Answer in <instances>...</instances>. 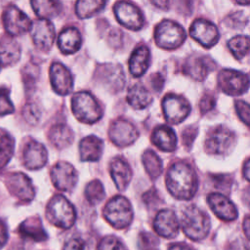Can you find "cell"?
I'll list each match as a JSON object with an SVG mask.
<instances>
[{"label":"cell","instance_id":"cell-1","mask_svg":"<svg viewBox=\"0 0 250 250\" xmlns=\"http://www.w3.org/2000/svg\"><path fill=\"white\" fill-rule=\"evenodd\" d=\"M168 191L177 199L188 200L197 190L198 180L193 168L186 162L174 163L166 174Z\"/></svg>","mask_w":250,"mask_h":250},{"label":"cell","instance_id":"cell-2","mask_svg":"<svg viewBox=\"0 0 250 250\" xmlns=\"http://www.w3.org/2000/svg\"><path fill=\"white\" fill-rule=\"evenodd\" d=\"M180 227L191 240H201L209 233L211 227L210 218L198 207L188 205L182 212Z\"/></svg>","mask_w":250,"mask_h":250},{"label":"cell","instance_id":"cell-3","mask_svg":"<svg viewBox=\"0 0 250 250\" xmlns=\"http://www.w3.org/2000/svg\"><path fill=\"white\" fill-rule=\"evenodd\" d=\"M46 217L54 226L61 229H69L76 219L73 205L62 195H55L46 208Z\"/></svg>","mask_w":250,"mask_h":250},{"label":"cell","instance_id":"cell-4","mask_svg":"<svg viewBox=\"0 0 250 250\" xmlns=\"http://www.w3.org/2000/svg\"><path fill=\"white\" fill-rule=\"evenodd\" d=\"M74 116L81 122L92 124L101 119L103 109L96 99L88 92H78L71 100Z\"/></svg>","mask_w":250,"mask_h":250},{"label":"cell","instance_id":"cell-5","mask_svg":"<svg viewBox=\"0 0 250 250\" xmlns=\"http://www.w3.org/2000/svg\"><path fill=\"white\" fill-rule=\"evenodd\" d=\"M104 216L115 229H125L133 220L132 205L126 197L117 195L106 203Z\"/></svg>","mask_w":250,"mask_h":250},{"label":"cell","instance_id":"cell-6","mask_svg":"<svg viewBox=\"0 0 250 250\" xmlns=\"http://www.w3.org/2000/svg\"><path fill=\"white\" fill-rule=\"evenodd\" d=\"M185 29L179 23L164 20L155 28L154 39L158 47L171 50L180 47L186 40Z\"/></svg>","mask_w":250,"mask_h":250},{"label":"cell","instance_id":"cell-7","mask_svg":"<svg viewBox=\"0 0 250 250\" xmlns=\"http://www.w3.org/2000/svg\"><path fill=\"white\" fill-rule=\"evenodd\" d=\"M234 134L225 126H218L206 137L204 148L213 155H227L234 146Z\"/></svg>","mask_w":250,"mask_h":250},{"label":"cell","instance_id":"cell-8","mask_svg":"<svg viewBox=\"0 0 250 250\" xmlns=\"http://www.w3.org/2000/svg\"><path fill=\"white\" fill-rule=\"evenodd\" d=\"M218 84L224 93L229 96H239L249 89L250 78L242 71L223 69L218 75Z\"/></svg>","mask_w":250,"mask_h":250},{"label":"cell","instance_id":"cell-9","mask_svg":"<svg viewBox=\"0 0 250 250\" xmlns=\"http://www.w3.org/2000/svg\"><path fill=\"white\" fill-rule=\"evenodd\" d=\"M162 109L166 121L170 124L183 122L190 112V104L182 96L168 94L162 101Z\"/></svg>","mask_w":250,"mask_h":250},{"label":"cell","instance_id":"cell-10","mask_svg":"<svg viewBox=\"0 0 250 250\" xmlns=\"http://www.w3.org/2000/svg\"><path fill=\"white\" fill-rule=\"evenodd\" d=\"M3 22L6 31L12 36L21 35L30 30V19L16 6L8 7L3 14Z\"/></svg>","mask_w":250,"mask_h":250},{"label":"cell","instance_id":"cell-11","mask_svg":"<svg viewBox=\"0 0 250 250\" xmlns=\"http://www.w3.org/2000/svg\"><path fill=\"white\" fill-rule=\"evenodd\" d=\"M51 180L56 188L68 191L75 187L78 181V174L70 163L60 161L51 169Z\"/></svg>","mask_w":250,"mask_h":250},{"label":"cell","instance_id":"cell-12","mask_svg":"<svg viewBox=\"0 0 250 250\" xmlns=\"http://www.w3.org/2000/svg\"><path fill=\"white\" fill-rule=\"evenodd\" d=\"M114 14L117 21L126 28L139 30L144 25V17L141 10L129 2H117L114 5Z\"/></svg>","mask_w":250,"mask_h":250},{"label":"cell","instance_id":"cell-13","mask_svg":"<svg viewBox=\"0 0 250 250\" xmlns=\"http://www.w3.org/2000/svg\"><path fill=\"white\" fill-rule=\"evenodd\" d=\"M108 136L115 146L124 147L132 145L138 139L139 133L132 123L119 118L110 125Z\"/></svg>","mask_w":250,"mask_h":250},{"label":"cell","instance_id":"cell-14","mask_svg":"<svg viewBox=\"0 0 250 250\" xmlns=\"http://www.w3.org/2000/svg\"><path fill=\"white\" fill-rule=\"evenodd\" d=\"M189 35L206 48L214 46L220 38L217 26L204 19L195 20L189 27Z\"/></svg>","mask_w":250,"mask_h":250},{"label":"cell","instance_id":"cell-15","mask_svg":"<svg viewBox=\"0 0 250 250\" xmlns=\"http://www.w3.org/2000/svg\"><path fill=\"white\" fill-rule=\"evenodd\" d=\"M30 34L34 45L42 50L49 51L55 40V27L48 20H37L32 22Z\"/></svg>","mask_w":250,"mask_h":250},{"label":"cell","instance_id":"cell-16","mask_svg":"<svg viewBox=\"0 0 250 250\" xmlns=\"http://www.w3.org/2000/svg\"><path fill=\"white\" fill-rule=\"evenodd\" d=\"M10 192L23 202L31 201L35 196V189L31 180L23 173H14L7 179Z\"/></svg>","mask_w":250,"mask_h":250},{"label":"cell","instance_id":"cell-17","mask_svg":"<svg viewBox=\"0 0 250 250\" xmlns=\"http://www.w3.org/2000/svg\"><path fill=\"white\" fill-rule=\"evenodd\" d=\"M156 233L165 238L175 237L180 229V221L174 211L170 209L160 210L153 222Z\"/></svg>","mask_w":250,"mask_h":250},{"label":"cell","instance_id":"cell-18","mask_svg":"<svg viewBox=\"0 0 250 250\" xmlns=\"http://www.w3.org/2000/svg\"><path fill=\"white\" fill-rule=\"evenodd\" d=\"M50 81L54 91L60 95H67L73 89L72 74L61 62H54L51 65Z\"/></svg>","mask_w":250,"mask_h":250},{"label":"cell","instance_id":"cell-19","mask_svg":"<svg viewBox=\"0 0 250 250\" xmlns=\"http://www.w3.org/2000/svg\"><path fill=\"white\" fill-rule=\"evenodd\" d=\"M207 202L213 213L223 221L230 222L237 218L238 212L235 205L224 194L219 192L210 193Z\"/></svg>","mask_w":250,"mask_h":250},{"label":"cell","instance_id":"cell-20","mask_svg":"<svg viewBox=\"0 0 250 250\" xmlns=\"http://www.w3.org/2000/svg\"><path fill=\"white\" fill-rule=\"evenodd\" d=\"M48 160V152L45 146L37 141H29L22 151L23 165L29 170L42 168Z\"/></svg>","mask_w":250,"mask_h":250},{"label":"cell","instance_id":"cell-21","mask_svg":"<svg viewBox=\"0 0 250 250\" xmlns=\"http://www.w3.org/2000/svg\"><path fill=\"white\" fill-rule=\"evenodd\" d=\"M213 68V62L206 56H192L184 65L185 73L197 81L203 80Z\"/></svg>","mask_w":250,"mask_h":250},{"label":"cell","instance_id":"cell-22","mask_svg":"<svg viewBox=\"0 0 250 250\" xmlns=\"http://www.w3.org/2000/svg\"><path fill=\"white\" fill-rule=\"evenodd\" d=\"M110 175L119 190H124L132 179V170L122 157H115L110 163Z\"/></svg>","mask_w":250,"mask_h":250},{"label":"cell","instance_id":"cell-23","mask_svg":"<svg viewBox=\"0 0 250 250\" xmlns=\"http://www.w3.org/2000/svg\"><path fill=\"white\" fill-rule=\"evenodd\" d=\"M82 44V36L77 28L67 27L61 31L58 37V46L62 53L70 55L77 52Z\"/></svg>","mask_w":250,"mask_h":250},{"label":"cell","instance_id":"cell-24","mask_svg":"<svg viewBox=\"0 0 250 250\" xmlns=\"http://www.w3.org/2000/svg\"><path fill=\"white\" fill-rule=\"evenodd\" d=\"M104 151V142L96 136H87L79 144L80 158L83 161H98Z\"/></svg>","mask_w":250,"mask_h":250},{"label":"cell","instance_id":"cell-25","mask_svg":"<svg viewBox=\"0 0 250 250\" xmlns=\"http://www.w3.org/2000/svg\"><path fill=\"white\" fill-rule=\"evenodd\" d=\"M151 141L155 146L163 151H172L177 146V137L173 129L167 125H160L153 130Z\"/></svg>","mask_w":250,"mask_h":250},{"label":"cell","instance_id":"cell-26","mask_svg":"<svg viewBox=\"0 0 250 250\" xmlns=\"http://www.w3.org/2000/svg\"><path fill=\"white\" fill-rule=\"evenodd\" d=\"M21 49L17 40L5 36L0 40V63L8 66L15 64L21 59Z\"/></svg>","mask_w":250,"mask_h":250},{"label":"cell","instance_id":"cell-27","mask_svg":"<svg viewBox=\"0 0 250 250\" xmlns=\"http://www.w3.org/2000/svg\"><path fill=\"white\" fill-rule=\"evenodd\" d=\"M150 52L147 47L140 46L134 50L129 60V70L135 77L142 76L149 66Z\"/></svg>","mask_w":250,"mask_h":250},{"label":"cell","instance_id":"cell-28","mask_svg":"<svg viewBox=\"0 0 250 250\" xmlns=\"http://www.w3.org/2000/svg\"><path fill=\"white\" fill-rule=\"evenodd\" d=\"M49 140L56 148L62 149L72 144L74 140V133L67 125L57 124L50 129Z\"/></svg>","mask_w":250,"mask_h":250},{"label":"cell","instance_id":"cell-29","mask_svg":"<svg viewBox=\"0 0 250 250\" xmlns=\"http://www.w3.org/2000/svg\"><path fill=\"white\" fill-rule=\"evenodd\" d=\"M129 104L136 109H144L152 102V96L149 91L142 84L132 86L127 94Z\"/></svg>","mask_w":250,"mask_h":250},{"label":"cell","instance_id":"cell-30","mask_svg":"<svg viewBox=\"0 0 250 250\" xmlns=\"http://www.w3.org/2000/svg\"><path fill=\"white\" fill-rule=\"evenodd\" d=\"M31 6L35 14L41 20H50L56 18L62 11V4L58 1L34 0L31 1Z\"/></svg>","mask_w":250,"mask_h":250},{"label":"cell","instance_id":"cell-31","mask_svg":"<svg viewBox=\"0 0 250 250\" xmlns=\"http://www.w3.org/2000/svg\"><path fill=\"white\" fill-rule=\"evenodd\" d=\"M142 160L146 173L151 179H156L160 176L163 170L162 161L153 150H146L143 154Z\"/></svg>","mask_w":250,"mask_h":250},{"label":"cell","instance_id":"cell-32","mask_svg":"<svg viewBox=\"0 0 250 250\" xmlns=\"http://www.w3.org/2000/svg\"><path fill=\"white\" fill-rule=\"evenodd\" d=\"M20 231L23 236L36 241L43 240L47 237L38 219H29L22 223L20 227Z\"/></svg>","mask_w":250,"mask_h":250},{"label":"cell","instance_id":"cell-33","mask_svg":"<svg viewBox=\"0 0 250 250\" xmlns=\"http://www.w3.org/2000/svg\"><path fill=\"white\" fill-rule=\"evenodd\" d=\"M105 2L100 0H81L76 3L75 12L80 19L93 17L103 10Z\"/></svg>","mask_w":250,"mask_h":250},{"label":"cell","instance_id":"cell-34","mask_svg":"<svg viewBox=\"0 0 250 250\" xmlns=\"http://www.w3.org/2000/svg\"><path fill=\"white\" fill-rule=\"evenodd\" d=\"M228 47L232 55L240 60L250 52V37L245 35H237L228 42Z\"/></svg>","mask_w":250,"mask_h":250},{"label":"cell","instance_id":"cell-35","mask_svg":"<svg viewBox=\"0 0 250 250\" xmlns=\"http://www.w3.org/2000/svg\"><path fill=\"white\" fill-rule=\"evenodd\" d=\"M15 143L10 134L0 130V168L4 167L12 158Z\"/></svg>","mask_w":250,"mask_h":250},{"label":"cell","instance_id":"cell-36","mask_svg":"<svg viewBox=\"0 0 250 250\" xmlns=\"http://www.w3.org/2000/svg\"><path fill=\"white\" fill-rule=\"evenodd\" d=\"M85 196L88 202L93 205L99 204L104 199L105 191L103 184L99 180H93L85 188Z\"/></svg>","mask_w":250,"mask_h":250},{"label":"cell","instance_id":"cell-37","mask_svg":"<svg viewBox=\"0 0 250 250\" xmlns=\"http://www.w3.org/2000/svg\"><path fill=\"white\" fill-rule=\"evenodd\" d=\"M98 250H128V249L119 238L112 235H108L104 237L100 241Z\"/></svg>","mask_w":250,"mask_h":250},{"label":"cell","instance_id":"cell-38","mask_svg":"<svg viewBox=\"0 0 250 250\" xmlns=\"http://www.w3.org/2000/svg\"><path fill=\"white\" fill-rule=\"evenodd\" d=\"M158 239L149 232H142L139 236V247L141 250H157Z\"/></svg>","mask_w":250,"mask_h":250},{"label":"cell","instance_id":"cell-39","mask_svg":"<svg viewBox=\"0 0 250 250\" xmlns=\"http://www.w3.org/2000/svg\"><path fill=\"white\" fill-rule=\"evenodd\" d=\"M14 111V105L10 99L9 92L3 88L0 89V116L10 114Z\"/></svg>","mask_w":250,"mask_h":250},{"label":"cell","instance_id":"cell-40","mask_svg":"<svg viewBox=\"0 0 250 250\" xmlns=\"http://www.w3.org/2000/svg\"><path fill=\"white\" fill-rule=\"evenodd\" d=\"M235 110L240 120L247 126H250V104L244 101L235 102Z\"/></svg>","mask_w":250,"mask_h":250},{"label":"cell","instance_id":"cell-41","mask_svg":"<svg viewBox=\"0 0 250 250\" xmlns=\"http://www.w3.org/2000/svg\"><path fill=\"white\" fill-rule=\"evenodd\" d=\"M23 115H24L26 121H28L29 123L35 124V123H37V121L40 118V110L37 107V105H35L33 104H29L24 107Z\"/></svg>","mask_w":250,"mask_h":250},{"label":"cell","instance_id":"cell-42","mask_svg":"<svg viewBox=\"0 0 250 250\" xmlns=\"http://www.w3.org/2000/svg\"><path fill=\"white\" fill-rule=\"evenodd\" d=\"M86 242L80 237H71L64 243L63 250H87Z\"/></svg>","mask_w":250,"mask_h":250},{"label":"cell","instance_id":"cell-43","mask_svg":"<svg viewBox=\"0 0 250 250\" xmlns=\"http://www.w3.org/2000/svg\"><path fill=\"white\" fill-rule=\"evenodd\" d=\"M214 105H215V98L211 94L204 95L199 103V107L202 113H205L208 110L212 109Z\"/></svg>","mask_w":250,"mask_h":250},{"label":"cell","instance_id":"cell-44","mask_svg":"<svg viewBox=\"0 0 250 250\" xmlns=\"http://www.w3.org/2000/svg\"><path fill=\"white\" fill-rule=\"evenodd\" d=\"M7 239H8V232H7L6 226L0 220V248L6 244Z\"/></svg>","mask_w":250,"mask_h":250},{"label":"cell","instance_id":"cell-45","mask_svg":"<svg viewBox=\"0 0 250 250\" xmlns=\"http://www.w3.org/2000/svg\"><path fill=\"white\" fill-rule=\"evenodd\" d=\"M243 231L246 237L250 240V215L245 217L243 221Z\"/></svg>","mask_w":250,"mask_h":250},{"label":"cell","instance_id":"cell-46","mask_svg":"<svg viewBox=\"0 0 250 250\" xmlns=\"http://www.w3.org/2000/svg\"><path fill=\"white\" fill-rule=\"evenodd\" d=\"M242 172H243V176L244 178L250 182V158L244 163L243 165V169H242Z\"/></svg>","mask_w":250,"mask_h":250},{"label":"cell","instance_id":"cell-47","mask_svg":"<svg viewBox=\"0 0 250 250\" xmlns=\"http://www.w3.org/2000/svg\"><path fill=\"white\" fill-rule=\"evenodd\" d=\"M169 250H190L189 247H188L185 244H180V243H176L171 245V247L169 248Z\"/></svg>","mask_w":250,"mask_h":250},{"label":"cell","instance_id":"cell-48","mask_svg":"<svg viewBox=\"0 0 250 250\" xmlns=\"http://www.w3.org/2000/svg\"><path fill=\"white\" fill-rule=\"evenodd\" d=\"M243 199L246 202V204L248 206H250V188H248L245 191H244V195H243Z\"/></svg>","mask_w":250,"mask_h":250},{"label":"cell","instance_id":"cell-49","mask_svg":"<svg viewBox=\"0 0 250 250\" xmlns=\"http://www.w3.org/2000/svg\"><path fill=\"white\" fill-rule=\"evenodd\" d=\"M236 4H239V5H250V1H247V2H243V1H236Z\"/></svg>","mask_w":250,"mask_h":250},{"label":"cell","instance_id":"cell-50","mask_svg":"<svg viewBox=\"0 0 250 250\" xmlns=\"http://www.w3.org/2000/svg\"><path fill=\"white\" fill-rule=\"evenodd\" d=\"M0 65H1V63H0Z\"/></svg>","mask_w":250,"mask_h":250}]
</instances>
